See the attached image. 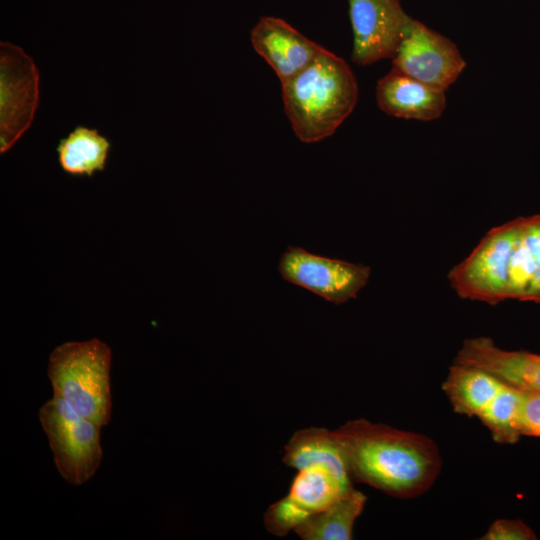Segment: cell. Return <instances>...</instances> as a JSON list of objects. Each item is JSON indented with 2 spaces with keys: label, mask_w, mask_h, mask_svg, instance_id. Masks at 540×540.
Here are the masks:
<instances>
[{
  "label": "cell",
  "mask_w": 540,
  "mask_h": 540,
  "mask_svg": "<svg viewBox=\"0 0 540 540\" xmlns=\"http://www.w3.org/2000/svg\"><path fill=\"white\" fill-rule=\"evenodd\" d=\"M335 432L351 479L392 497H418L440 474L439 448L423 434L365 419L349 421Z\"/></svg>",
  "instance_id": "1"
},
{
  "label": "cell",
  "mask_w": 540,
  "mask_h": 540,
  "mask_svg": "<svg viewBox=\"0 0 540 540\" xmlns=\"http://www.w3.org/2000/svg\"><path fill=\"white\" fill-rule=\"evenodd\" d=\"M448 280L462 299L491 305L507 299L540 303V215L488 231L449 271Z\"/></svg>",
  "instance_id": "2"
},
{
  "label": "cell",
  "mask_w": 540,
  "mask_h": 540,
  "mask_svg": "<svg viewBox=\"0 0 540 540\" xmlns=\"http://www.w3.org/2000/svg\"><path fill=\"white\" fill-rule=\"evenodd\" d=\"M281 85L285 113L296 137L304 143L331 136L358 101L353 71L344 59L326 49Z\"/></svg>",
  "instance_id": "3"
},
{
  "label": "cell",
  "mask_w": 540,
  "mask_h": 540,
  "mask_svg": "<svg viewBox=\"0 0 540 540\" xmlns=\"http://www.w3.org/2000/svg\"><path fill=\"white\" fill-rule=\"evenodd\" d=\"M111 357L110 347L94 338L57 346L48 363L53 397L101 427L111 420Z\"/></svg>",
  "instance_id": "4"
},
{
  "label": "cell",
  "mask_w": 540,
  "mask_h": 540,
  "mask_svg": "<svg viewBox=\"0 0 540 540\" xmlns=\"http://www.w3.org/2000/svg\"><path fill=\"white\" fill-rule=\"evenodd\" d=\"M38 415L62 478L73 486L90 480L103 457L101 426L82 417L57 397L44 403Z\"/></svg>",
  "instance_id": "5"
},
{
  "label": "cell",
  "mask_w": 540,
  "mask_h": 540,
  "mask_svg": "<svg viewBox=\"0 0 540 540\" xmlns=\"http://www.w3.org/2000/svg\"><path fill=\"white\" fill-rule=\"evenodd\" d=\"M391 60L392 69L444 91L466 67L455 43L412 18Z\"/></svg>",
  "instance_id": "6"
},
{
  "label": "cell",
  "mask_w": 540,
  "mask_h": 540,
  "mask_svg": "<svg viewBox=\"0 0 540 540\" xmlns=\"http://www.w3.org/2000/svg\"><path fill=\"white\" fill-rule=\"evenodd\" d=\"M282 279L326 301L340 305L355 299L366 286L370 267L319 256L301 247L289 246L278 263Z\"/></svg>",
  "instance_id": "7"
},
{
  "label": "cell",
  "mask_w": 540,
  "mask_h": 540,
  "mask_svg": "<svg viewBox=\"0 0 540 540\" xmlns=\"http://www.w3.org/2000/svg\"><path fill=\"white\" fill-rule=\"evenodd\" d=\"M38 71L30 56L1 42L0 151H8L30 127L38 105Z\"/></svg>",
  "instance_id": "8"
},
{
  "label": "cell",
  "mask_w": 540,
  "mask_h": 540,
  "mask_svg": "<svg viewBox=\"0 0 540 540\" xmlns=\"http://www.w3.org/2000/svg\"><path fill=\"white\" fill-rule=\"evenodd\" d=\"M353 31L351 59L365 66L392 59L409 17L400 0H348Z\"/></svg>",
  "instance_id": "9"
},
{
  "label": "cell",
  "mask_w": 540,
  "mask_h": 540,
  "mask_svg": "<svg viewBox=\"0 0 540 540\" xmlns=\"http://www.w3.org/2000/svg\"><path fill=\"white\" fill-rule=\"evenodd\" d=\"M352 488V483L342 481L325 467L310 466L298 470L288 494L267 509L265 527L276 536H285Z\"/></svg>",
  "instance_id": "10"
},
{
  "label": "cell",
  "mask_w": 540,
  "mask_h": 540,
  "mask_svg": "<svg viewBox=\"0 0 540 540\" xmlns=\"http://www.w3.org/2000/svg\"><path fill=\"white\" fill-rule=\"evenodd\" d=\"M256 52L271 66L281 84L295 77L325 49L283 19L262 17L252 28Z\"/></svg>",
  "instance_id": "11"
},
{
  "label": "cell",
  "mask_w": 540,
  "mask_h": 540,
  "mask_svg": "<svg viewBox=\"0 0 540 540\" xmlns=\"http://www.w3.org/2000/svg\"><path fill=\"white\" fill-rule=\"evenodd\" d=\"M454 363L482 369L521 391H540V354L503 350L489 337L466 339Z\"/></svg>",
  "instance_id": "12"
},
{
  "label": "cell",
  "mask_w": 540,
  "mask_h": 540,
  "mask_svg": "<svg viewBox=\"0 0 540 540\" xmlns=\"http://www.w3.org/2000/svg\"><path fill=\"white\" fill-rule=\"evenodd\" d=\"M445 92L391 69L377 83L376 101L390 116L432 121L446 108Z\"/></svg>",
  "instance_id": "13"
},
{
  "label": "cell",
  "mask_w": 540,
  "mask_h": 540,
  "mask_svg": "<svg viewBox=\"0 0 540 540\" xmlns=\"http://www.w3.org/2000/svg\"><path fill=\"white\" fill-rule=\"evenodd\" d=\"M283 462L297 470L322 466L342 481L352 483L335 431L311 427L295 432L285 446Z\"/></svg>",
  "instance_id": "14"
},
{
  "label": "cell",
  "mask_w": 540,
  "mask_h": 540,
  "mask_svg": "<svg viewBox=\"0 0 540 540\" xmlns=\"http://www.w3.org/2000/svg\"><path fill=\"white\" fill-rule=\"evenodd\" d=\"M505 385L494 375L472 366L454 363L442 389L454 411L479 418Z\"/></svg>",
  "instance_id": "15"
},
{
  "label": "cell",
  "mask_w": 540,
  "mask_h": 540,
  "mask_svg": "<svg viewBox=\"0 0 540 540\" xmlns=\"http://www.w3.org/2000/svg\"><path fill=\"white\" fill-rule=\"evenodd\" d=\"M366 496L354 487L323 510L312 514L294 531L303 540H350Z\"/></svg>",
  "instance_id": "16"
},
{
  "label": "cell",
  "mask_w": 540,
  "mask_h": 540,
  "mask_svg": "<svg viewBox=\"0 0 540 540\" xmlns=\"http://www.w3.org/2000/svg\"><path fill=\"white\" fill-rule=\"evenodd\" d=\"M110 148V141L97 129L79 125L59 140L56 152L65 173L91 177L104 170Z\"/></svg>",
  "instance_id": "17"
},
{
  "label": "cell",
  "mask_w": 540,
  "mask_h": 540,
  "mask_svg": "<svg viewBox=\"0 0 540 540\" xmlns=\"http://www.w3.org/2000/svg\"><path fill=\"white\" fill-rule=\"evenodd\" d=\"M522 391L505 385L492 404L478 418L489 429L496 442L512 444L519 440V408Z\"/></svg>",
  "instance_id": "18"
},
{
  "label": "cell",
  "mask_w": 540,
  "mask_h": 540,
  "mask_svg": "<svg viewBox=\"0 0 540 540\" xmlns=\"http://www.w3.org/2000/svg\"><path fill=\"white\" fill-rule=\"evenodd\" d=\"M518 429L521 435L540 437V391H522Z\"/></svg>",
  "instance_id": "19"
},
{
  "label": "cell",
  "mask_w": 540,
  "mask_h": 540,
  "mask_svg": "<svg viewBox=\"0 0 540 540\" xmlns=\"http://www.w3.org/2000/svg\"><path fill=\"white\" fill-rule=\"evenodd\" d=\"M533 530L521 520L498 519L493 522L482 540H534Z\"/></svg>",
  "instance_id": "20"
}]
</instances>
